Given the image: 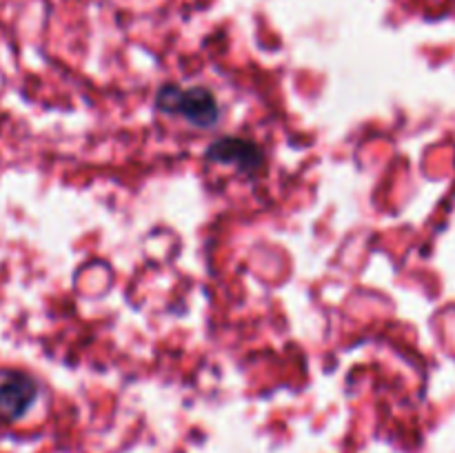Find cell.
<instances>
[{
  "instance_id": "obj_1",
  "label": "cell",
  "mask_w": 455,
  "mask_h": 453,
  "mask_svg": "<svg viewBox=\"0 0 455 453\" xmlns=\"http://www.w3.org/2000/svg\"><path fill=\"white\" fill-rule=\"evenodd\" d=\"M156 107L189 129H213L222 118L220 98L207 84H169L160 89Z\"/></svg>"
},
{
  "instance_id": "obj_2",
  "label": "cell",
  "mask_w": 455,
  "mask_h": 453,
  "mask_svg": "<svg viewBox=\"0 0 455 453\" xmlns=\"http://www.w3.org/2000/svg\"><path fill=\"white\" fill-rule=\"evenodd\" d=\"M43 398V385L31 373H0V422H18Z\"/></svg>"
},
{
  "instance_id": "obj_3",
  "label": "cell",
  "mask_w": 455,
  "mask_h": 453,
  "mask_svg": "<svg viewBox=\"0 0 455 453\" xmlns=\"http://www.w3.org/2000/svg\"><path fill=\"white\" fill-rule=\"evenodd\" d=\"M207 155L213 160V163H220V164L234 163L238 164L240 169H253L260 164V151H258L253 145H249V142H243V140L216 142V145L207 151Z\"/></svg>"
}]
</instances>
